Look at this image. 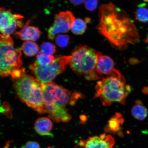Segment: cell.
<instances>
[{
  "mask_svg": "<svg viewBox=\"0 0 148 148\" xmlns=\"http://www.w3.org/2000/svg\"><path fill=\"white\" fill-rule=\"evenodd\" d=\"M99 18L98 31L114 47L126 49L128 44H135L139 40L132 20L125 11L112 3L100 7Z\"/></svg>",
  "mask_w": 148,
  "mask_h": 148,
  "instance_id": "obj_1",
  "label": "cell"
},
{
  "mask_svg": "<svg viewBox=\"0 0 148 148\" xmlns=\"http://www.w3.org/2000/svg\"><path fill=\"white\" fill-rule=\"evenodd\" d=\"M42 88L46 112L49 117L57 123L70 121L71 116L66 106L75 104L82 95L77 92L71 93L53 82L42 84Z\"/></svg>",
  "mask_w": 148,
  "mask_h": 148,
  "instance_id": "obj_2",
  "label": "cell"
},
{
  "mask_svg": "<svg viewBox=\"0 0 148 148\" xmlns=\"http://www.w3.org/2000/svg\"><path fill=\"white\" fill-rule=\"evenodd\" d=\"M95 97H99L105 106L117 102L125 104L126 98L131 90L126 84L124 77L118 70L114 69L107 77L100 80L96 86Z\"/></svg>",
  "mask_w": 148,
  "mask_h": 148,
  "instance_id": "obj_3",
  "label": "cell"
},
{
  "mask_svg": "<svg viewBox=\"0 0 148 148\" xmlns=\"http://www.w3.org/2000/svg\"><path fill=\"white\" fill-rule=\"evenodd\" d=\"M14 88L22 101L39 114L46 112L42 84L36 77L25 75L15 80Z\"/></svg>",
  "mask_w": 148,
  "mask_h": 148,
  "instance_id": "obj_4",
  "label": "cell"
},
{
  "mask_svg": "<svg viewBox=\"0 0 148 148\" xmlns=\"http://www.w3.org/2000/svg\"><path fill=\"white\" fill-rule=\"evenodd\" d=\"M97 52L95 50L85 45L76 47L71 53L70 67L77 75H84L90 80L101 79L96 71Z\"/></svg>",
  "mask_w": 148,
  "mask_h": 148,
  "instance_id": "obj_5",
  "label": "cell"
},
{
  "mask_svg": "<svg viewBox=\"0 0 148 148\" xmlns=\"http://www.w3.org/2000/svg\"><path fill=\"white\" fill-rule=\"evenodd\" d=\"M21 56L20 49L14 48L12 38L1 34L0 73L2 76H8L14 70L20 69L23 64Z\"/></svg>",
  "mask_w": 148,
  "mask_h": 148,
  "instance_id": "obj_6",
  "label": "cell"
},
{
  "mask_svg": "<svg viewBox=\"0 0 148 148\" xmlns=\"http://www.w3.org/2000/svg\"><path fill=\"white\" fill-rule=\"evenodd\" d=\"M71 56L56 57L51 64L44 66H35L33 64L29 69L42 84L52 81L57 75L64 72L69 64Z\"/></svg>",
  "mask_w": 148,
  "mask_h": 148,
  "instance_id": "obj_7",
  "label": "cell"
},
{
  "mask_svg": "<svg viewBox=\"0 0 148 148\" xmlns=\"http://www.w3.org/2000/svg\"><path fill=\"white\" fill-rule=\"evenodd\" d=\"M0 17V31L3 36H10L18 27H23V16L12 13L10 9L1 8Z\"/></svg>",
  "mask_w": 148,
  "mask_h": 148,
  "instance_id": "obj_8",
  "label": "cell"
},
{
  "mask_svg": "<svg viewBox=\"0 0 148 148\" xmlns=\"http://www.w3.org/2000/svg\"><path fill=\"white\" fill-rule=\"evenodd\" d=\"M75 19L73 13L70 11L61 12L56 14L54 23L48 30V38L53 40L58 33L68 32L71 29Z\"/></svg>",
  "mask_w": 148,
  "mask_h": 148,
  "instance_id": "obj_9",
  "label": "cell"
},
{
  "mask_svg": "<svg viewBox=\"0 0 148 148\" xmlns=\"http://www.w3.org/2000/svg\"><path fill=\"white\" fill-rule=\"evenodd\" d=\"M115 143L112 136L103 134L80 140L77 146L82 148H112Z\"/></svg>",
  "mask_w": 148,
  "mask_h": 148,
  "instance_id": "obj_10",
  "label": "cell"
},
{
  "mask_svg": "<svg viewBox=\"0 0 148 148\" xmlns=\"http://www.w3.org/2000/svg\"><path fill=\"white\" fill-rule=\"evenodd\" d=\"M114 67V63L112 58L97 52L96 71L98 75H110L115 69Z\"/></svg>",
  "mask_w": 148,
  "mask_h": 148,
  "instance_id": "obj_11",
  "label": "cell"
},
{
  "mask_svg": "<svg viewBox=\"0 0 148 148\" xmlns=\"http://www.w3.org/2000/svg\"><path fill=\"white\" fill-rule=\"evenodd\" d=\"M30 21L28 20L21 30L15 33L17 38L27 41H36L39 38L41 32L38 28L29 25Z\"/></svg>",
  "mask_w": 148,
  "mask_h": 148,
  "instance_id": "obj_12",
  "label": "cell"
},
{
  "mask_svg": "<svg viewBox=\"0 0 148 148\" xmlns=\"http://www.w3.org/2000/svg\"><path fill=\"white\" fill-rule=\"evenodd\" d=\"M53 127L52 122L49 118L46 117L38 118L34 123L36 132L42 136H50Z\"/></svg>",
  "mask_w": 148,
  "mask_h": 148,
  "instance_id": "obj_13",
  "label": "cell"
},
{
  "mask_svg": "<svg viewBox=\"0 0 148 148\" xmlns=\"http://www.w3.org/2000/svg\"><path fill=\"white\" fill-rule=\"evenodd\" d=\"M136 104L132 107L131 113L136 119L142 121L147 117L148 114L147 109L140 101H136Z\"/></svg>",
  "mask_w": 148,
  "mask_h": 148,
  "instance_id": "obj_14",
  "label": "cell"
},
{
  "mask_svg": "<svg viewBox=\"0 0 148 148\" xmlns=\"http://www.w3.org/2000/svg\"><path fill=\"white\" fill-rule=\"evenodd\" d=\"M22 49L24 53L29 57L36 55L39 49L38 46L35 42L31 40L24 42L22 45Z\"/></svg>",
  "mask_w": 148,
  "mask_h": 148,
  "instance_id": "obj_15",
  "label": "cell"
},
{
  "mask_svg": "<svg viewBox=\"0 0 148 148\" xmlns=\"http://www.w3.org/2000/svg\"><path fill=\"white\" fill-rule=\"evenodd\" d=\"M123 118L119 113H116L109 120L107 128L112 132H118L120 129V125L123 123Z\"/></svg>",
  "mask_w": 148,
  "mask_h": 148,
  "instance_id": "obj_16",
  "label": "cell"
},
{
  "mask_svg": "<svg viewBox=\"0 0 148 148\" xmlns=\"http://www.w3.org/2000/svg\"><path fill=\"white\" fill-rule=\"evenodd\" d=\"M55 59L53 56L46 55L39 52L36 56V61L33 64L35 66H45L53 62Z\"/></svg>",
  "mask_w": 148,
  "mask_h": 148,
  "instance_id": "obj_17",
  "label": "cell"
},
{
  "mask_svg": "<svg viewBox=\"0 0 148 148\" xmlns=\"http://www.w3.org/2000/svg\"><path fill=\"white\" fill-rule=\"evenodd\" d=\"M86 22L81 18L75 19L71 28L72 32L76 35H81L84 33L86 29Z\"/></svg>",
  "mask_w": 148,
  "mask_h": 148,
  "instance_id": "obj_18",
  "label": "cell"
},
{
  "mask_svg": "<svg viewBox=\"0 0 148 148\" xmlns=\"http://www.w3.org/2000/svg\"><path fill=\"white\" fill-rule=\"evenodd\" d=\"M136 19L142 23L148 22V9L144 7H140L135 12Z\"/></svg>",
  "mask_w": 148,
  "mask_h": 148,
  "instance_id": "obj_19",
  "label": "cell"
},
{
  "mask_svg": "<svg viewBox=\"0 0 148 148\" xmlns=\"http://www.w3.org/2000/svg\"><path fill=\"white\" fill-rule=\"evenodd\" d=\"M40 51L43 54L48 56H53L56 51L55 46L49 42H44L40 46Z\"/></svg>",
  "mask_w": 148,
  "mask_h": 148,
  "instance_id": "obj_20",
  "label": "cell"
},
{
  "mask_svg": "<svg viewBox=\"0 0 148 148\" xmlns=\"http://www.w3.org/2000/svg\"><path fill=\"white\" fill-rule=\"evenodd\" d=\"M70 38L67 35H58L55 38V42L59 47H64L67 46Z\"/></svg>",
  "mask_w": 148,
  "mask_h": 148,
  "instance_id": "obj_21",
  "label": "cell"
},
{
  "mask_svg": "<svg viewBox=\"0 0 148 148\" xmlns=\"http://www.w3.org/2000/svg\"><path fill=\"white\" fill-rule=\"evenodd\" d=\"M85 7L88 11H92L97 8L98 3V1H84Z\"/></svg>",
  "mask_w": 148,
  "mask_h": 148,
  "instance_id": "obj_22",
  "label": "cell"
},
{
  "mask_svg": "<svg viewBox=\"0 0 148 148\" xmlns=\"http://www.w3.org/2000/svg\"><path fill=\"white\" fill-rule=\"evenodd\" d=\"M25 75V69L21 68L14 70L11 74V75H12V79L16 80Z\"/></svg>",
  "mask_w": 148,
  "mask_h": 148,
  "instance_id": "obj_23",
  "label": "cell"
},
{
  "mask_svg": "<svg viewBox=\"0 0 148 148\" xmlns=\"http://www.w3.org/2000/svg\"><path fill=\"white\" fill-rule=\"evenodd\" d=\"M23 148H40L39 144L37 142L29 141L24 146Z\"/></svg>",
  "mask_w": 148,
  "mask_h": 148,
  "instance_id": "obj_24",
  "label": "cell"
},
{
  "mask_svg": "<svg viewBox=\"0 0 148 148\" xmlns=\"http://www.w3.org/2000/svg\"><path fill=\"white\" fill-rule=\"evenodd\" d=\"M84 1H70V2H71L73 4L76 5H79L82 4V3L84 2Z\"/></svg>",
  "mask_w": 148,
  "mask_h": 148,
  "instance_id": "obj_25",
  "label": "cell"
},
{
  "mask_svg": "<svg viewBox=\"0 0 148 148\" xmlns=\"http://www.w3.org/2000/svg\"><path fill=\"white\" fill-rule=\"evenodd\" d=\"M82 117H80V119H81V121L82 122H85L86 121V116L84 115L82 116Z\"/></svg>",
  "mask_w": 148,
  "mask_h": 148,
  "instance_id": "obj_26",
  "label": "cell"
},
{
  "mask_svg": "<svg viewBox=\"0 0 148 148\" xmlns=\"http://www.w3.org/2000/svg\"><path fill=\"white\" fill-rule=\"evenodd\" d=\"M46 148H53V147H48Z\"/></svg>",
  "mask_w": 148,
  "mask_h": 148,
  "instance_id": "obj_27",
  "label": "cell"
},
{
  "mask_svg": "<svg viewBox=\"0 0 148 148\" xmlns=\"http://www.w3.org/2000/svg\"></svg>",
  "mask_w": 148,
  "mask_h": 148,
  "instance_id": "obj_28",
  "label": "cell"
}]
</instances>
